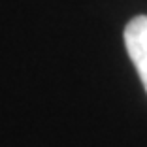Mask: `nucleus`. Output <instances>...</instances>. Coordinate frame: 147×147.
<instances>
[{"mask_svg":"<svg viewBox=\"0 0 147 147\" xmlns=\"http://www.w3.org/2000/svg\"><path fill=\"white\" fill-rule=\"evenodd\" d=\"M125 45L147 91V15H138L126 25Z\"/></svg>","mask_w":147,"mask_h":147,"instance_id":"obj_1","label":"nucleus"}]
</instances>
